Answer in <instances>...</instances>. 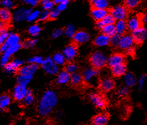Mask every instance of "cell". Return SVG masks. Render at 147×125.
I'll use <instances>...</instances> for the list:
<instances>
[{
	"label": "cell",
	"mask_w": 147,
	"mask_h": 125,
	"mask_svg": "<svg viewBox=\"0 0 147 125\" xmlns=\"http://www.w3.org/2000/svg\"><path fill=\"white\" fill-rule=\"evenodd\" d=\"M58 96L53 90H47L44 92L40 100L38 106V111L42 116L49 115L58 103Z\"/></svg>",
	"instance_id": "1"
},
{
	"label": "cell",
	"mask_w": 147,
	"mask_h": 125,
	"mask_svg": "<svg viewBox=\"0 0 147 125\" xmlns=\"http://www.w3.org/2000/svg\"><path fill=\"white\" fill-rule=\"evenodd\" d=\"M106 54L100 50H96L92 52L90 57V62L92 67L99 70L104 68L107 64Z\"/></svg>",
	"instance_id": "2"
},
{
	"label": "cell",
	"mask_w": 147,
	"mask_h": 125,
	"mask_svg": "<svg viewBox=\"0 0 147 125\" xmlns=\"http://www.w3.org/2000/svg\"><path fill=\"white\" fill-rule=\"evenodd\" d=\"M134 43L132 36L129 34H124L121 36L118 48L123 51L130 52L133 50Z\"/></svg>",
	"instance_id": "3"
},
{
	"label": "cell",
	"mask_w": 147,
	"mask_h": 125,
	"mask_svg": "<svg viewBox=\"0 0 147 125\" xmlns=\"http://www.w3.org/2000/svg\"><path fill=\"white\" fill-rule=\"evenodd\" d=\"M111 14L117 21L125 20L129 15L128 9L125 6L118 5L114 6L111 10Z\"/></svg>",
	"instance_id": "4"
},
{
	"label": "cell",
	"mask_w": 147,
	"mask_h": 125,
	"mask_svg": "<svg viewBox=\"0 0 147 125\" xmlns=\"http://www.w3.org/2000/svg\"><path fill=\"white\" fill-rule=\"evenodd\" d=\"M99 74L97 69L93 67H86L83 71V79L87 84H94Z\"/></svg>",
	"instance_id": "5"
},
{
	"label": "cell",
	"mask_w": 147,
	"mask_h": 125,
	"mask_svg": "<svg viewBox=\"0 0 147 125\" xmlns=\"http://www.w3.org/2000/svg\"><path fill=\"white\" fill-rule=\"evenodd\" d=\"M42 65L44 71L49 75H55L59 72V65L55 63L51 57L46 58Z\"/></svg>",
	"instance_id": "6"
},
{
	"label": "cell",
	"mask_w": 147,
	"mask_h": 125,
	"mask_svg": "<svg viewBox=\"0 0 147 125\" xmlns=\"http://www.w3.org/2000/svg\"><path fill=\"white\" fill-rule=\"evenodd\" d=\"M20 43V37L18 34L14 33H9L7 39L5 43L0 46V52L4 53L10 47Z\"/></svg>",
	"instance_id": "7"
},
{
	"label": "cell",
	"mask_w": 147,
	"mask_h": 125,
	"mask_svg": "<svg viewBox=\"0 0 147 125\" xmlns=\"http://www.w3.org/2000/svg\"><path fill=\"white\" fill-rule=\"evenodd\" d=\"M90 99L91 103L97 108L101 109L106 107V99L105 97H104L102 94H100V93L96 92L92 93L90 95Z\"/></svg>",
	"instance_id": "8"
},
{
	"label": "cell",
	"mask_w": 147,
	"mask_h": 125,
	"mask_svg": "<svg viewBox=\"0 0 147 125\" xmlns=\"http://www.w3.org/2000/svg\"><path fill=\"white\" fill-rule=\"evenodd\" d=\"M115 87V82L114 80L109 77L102 78L99 82V87L104 92H109L113 90Z\"/></svg>",
	"instance_id": "9"
},
{
	"label": "cell",
	"mask_w": 147,
	"mask_h": 125,
	"mask_svg": "<svg viewBox=\"0 0 147 125\" xmlns=\"http://www.w3.org/2000/svg\"><path fill=\"white\" fill-rule=\"evenodd\" d=\"M32 10L27 7H21L15 11L13 15V19L16 22H21L28 19V18Z\"/></svg>",
	"instance_id": "10"
},
{
	"label": "cell",
	"mask_w": 147,
	"mask_h": 125,
	"mask_svg": "<svg viewBox=\"0 0 147 125\" xmlns=\"http://www.w3.org/2000/svg\"><path fill=\"white\" fill-rule=\"evenodd\" d=\"M24 64V61L19 58H16L13 61L9 62L5 67V71L9 73H12L20 69Z\"/></svg>",
	"instance_id": "11"
},
{
	"label": "cell",
	"mask_w": 147,
	"mask_h": 125,
	"mask_svg": "<svg viewBox=\"0 0 147 125\" xmlns=\"http://www.w3.org/2000/svg\"><path fill=\"white\" fill-rule=\"evenodd\" d=\"M131 36L135 42L137 44H141L146 40L147 37V31L144 27H141L137 30L133 31Z\"/></svg>",
	"instance_id": "12"
},
{
	"label": "cell",
	"mask_w": 147,
	"mask_h": 125,
	"mask_svg": "<svg viewBox=\"0 0 147 125\" xmlns=\"http://www.w3.org/2000/svg\"><path fill=\"white\" fill-rule=\"evenodd\" d=\"M124 57L122 54L114 53L107 58V65L111 68L124 63Z\"/></svg>",
	"instance_id": "13"
},
{
	"label": "cell",
	"mask_w": 147,
	"mask_h": 125,
	"mask_svg": "<svg viewBox=\"0 0 147 125\" xmlns=\"http://www.w3.org/2000/svg\"><path fill=\"white\" fill-rule=\"evenodd\" d=\"M127 29L133 32L142 27L141 19L137 16H133L129 18L127 21Z\"/></svg>",
	"instance_id": "14"
},
{
	"label": "cell",
	"mask_w": 147,
	"mask_h": 125,
	"mask_svg": "<svg viewBox=\"0 0 147 125\" xmlns=\"http://www.w3.org/2000/svg\"><path fill=\"white\" fill-rule=\"evenodd\" d=\"M78 51L76 47L74 44H70L67 46L63 49V54L64 55L66 60L71 61L76 57Z\"/></svg>",
	"instance_id": "15"
},
{
	"label": "cell",
	"mask_w": 147,
	"mask_h": 125,
	"mask_svg": "<svg viewBox=\"0 0 147 125\" xmlns=\"http://www.w3.org/2000/svg\"><path fill=\"white\" fill-rule=\"evenodd\" d=\"M28 90L27 89L26 86L18 85L14 88L13 96L15 100L18 101H21L24 99V97L28 93Z\"/></svg>",
	"instance_id": "16"
},
{
	"label": "cell",
	"mask_w": 147,
	"mask_h": 125,
	"mask_svg": "<svg viewBox=\"0 0 147 125\" xmlns=\"http://www.w3.org/2000/svg\"><path fill=\"white\" fill-rule=\"evenodd\" d=\"M73 39L76 44H84L90 40V36L86 31H79L75 33Z\"/></svg>",
	"instance_id": "17"
},
{
	"label": "cell",
	"mask_w": 147,
	"mask_h": 125,
	"mask_svg": "<svg viewBox=\"0 0 147 125\" xmlns=\"http://www.w3.org/2000/svg\"><path fill=\"white\" fill-rule=\"evenodd\" d=\"M37 69L38 65L32 64H29L28 65L22 66V67L19 69V75L33 76L34 75V73L36 72Z\"/></svg>",
	"instance_id": "18"
},
{
	"label": "cell",
	"mask_w": 147,
	"mask_h": 125,
	"mask_svg": "<svg viewBox=\"0 0 147 125\" xmlns=\"http://www.w3.org/2000/svg\"><path fill=\"white\" fill-rule=\"evenodd\" d=\"M110 44V37L103 34L96 36L94 40V44L99 48H104Z\"/></svg>",
	"instance_id": "19"
},
{
	"label": "cell",
	"mask_w": 147,
	"mask_h": 125,
	"mask_svg": "<svg viewBox=\"0 0 147 125\" xmlns=\"http://www.w3.org/2000/svg\"><path fill=\"white\" fill-rule=\"evenodd\" d=\"M108 121H109V117L106 113H99L93 117L91 124L92 125H106Z\"/></svg>",
	"instance_id": "20"
},
{
	"label": "cell",
	"mask_w": 147,
	"mask_h": 125,
	"mask_svg": "<svg viewBox=\"0 0 147 125\" xmlns=\"http://www.w3.org/2000/svg\"><path fill=\"white\" fill-rule=\"evenodd\" d=\"M111 73L115 77H120L124 75L127 72V66L123 63L111 68Z\"/></svg>",
	"instance_id": "21"
},
{
	"label": "cell",
	"mask_w": 147,
	"mask_h": 125,
	"mask_svg": "<svg viewBox=\"0 0 147 125\" xmlns=\"http://www.w3.org/2000/svg\"><path fill=\"white\" fill-rule=\"evenodd\" d=\"M123 76V82L127 87H132L137 84V77L133 73L126 72Z\"/></svg>",
	"instance_id": "22"
},
{
	"label": "cell",
	"mask_w": 147,
	"mask_h": 125,
	"mask_svg": "<svg viewBox=\"0 0 147 125\" xmlns=\"http://www.w3.org/2000/svg\"><path fill=\"white\" fill-rule=\"evenodd\" d=\"M71 74L66 70L61 71L57 75V82L59 85H65L70 82Z\"/></svg>",
	"instance_id": "23"
},
{
	"label": "cell",
	"mask_w": 147,
	"mask_h": 125,
	"mask_svg": "<svg viewBox=\"0 0 147 125\" xmlns=\"http://www.w3.org/2000/svg\"><path fill=\"white\" fill-rule=\"evenodd\" d=\"M92 17L95 19L96 21H102L104 18L108 14V11L107 10L95 8L94 7L91 11Z\"/></svg>",
	"instance_id": "24"
},
{
	"label": "cell",
	"mask_w": 147,
	"mask_h": 125,
	"mask_svg": "<svg viewBox=\"0 0 147 125\" xmlns=\"http://www.w3.org/2000/svg\"><path fill=\"white\" fill-rule=\"evenodd\" d=\"M115 33L118 34L119 36H123L125 33L127 29V22L125 20H121L117 21L115 24Z\"/></svg>",
	"instance_id": "25"
},
{
	"label": "cell",
	"mask_w": 147,
	"mask_h": 125,
	"mask_svg": "<svg viewBox=\"0 0 147 125\" xmlns=\"http://www.w3.org/2000/svg\"><path fill=\"white\" fill-rule=\"evenodd\" d=\"M11 102V99L7 95L0 96V110L4 111L7 108Z\"/></svg>",
	"instance_id": "26"
},
{
	"label": "cell",
	"mask_w": 147,
	"mask_h": 125,
	"mask_svg": "<svg viewBox=\"0 0 147 125\" xmlns=\"http://www.w3.org/2000/svg\"><path fill=\"white\" fill-rule=\"evenodd\" d=\"M101 30H102V33L103 34L106 35V36L109 37H112L116 34L114 24L105 25L103 27V28Z\"/></svg>",
	"instance_id": "27"
},
{
	"label": "cell",
	"mask_w": 147,
	"mask_h": 125,
	"mask_svg": "<svg viewBox=\"0 0 147 125\" xmlns=\"http://www.w3.org/2000/svg\"><path fill=\"white\" fill-rule=\"evenodd\" d=\"M12 18V14L9 10L5 8L0 9V20L3 22H9Z\"/></svg>",
	"instance_id": "28"
},
{
	"label": "cell",
	"mask_w": 147,
	"mask_h": 125,
	"mask_svg": "<svg viewBox=\"0 0 147 125\" xmlns=\"http://www.w3.org/2000/svg\"><path fill=\"white\" fill-rule=\"evenodd\" d=\"M83 77L82 75L78 72H75L71 74V78H70V82L71 83L75 86H78L82 84L83 82Z\"/></svg>",
	"instance_id": "29"
},
{
	"label": "cell",
	"mask_w": 147,
	"mask_h": 125,
	"mask_svg": "<svg viewBox=\"0 0 147 125\" xmlns=\"http://www.w3.org/2000/svg\"><path fill=\"white\" fill-rule=\"evenodd\" d=\"M32 78H33V76H30V75H19L18 77V79H17L18 85L26 86V85L32 80Z\"/></svg>",
	"instance_id": "30"
},
{
	"label": "cell",
	"mask_w": 147,
	"mask_h": 125,
	"mask_svg": "<svg viewBox=\"0 0 147 125\" xmlns=\"http://www.w3.org/2000/svg\"><path fill=\"white\" fill-rule=\"evenodd\" d=\"M52 59L55 62V63L58 65H62L65 63L66 58L63 53L58 52L54 54Z\"/></svg>",
	"instance_id": "31"
},
{
	"label": "cell",
	"mask_w": 147,
	"mask_h": 125,
	"mask_svg": "<svg viewBox=\"0 0 147 125\" xmlns=\"http://www.w3.org/2000/svg\"><path fill=\"white\" fill-rule=\"evenodd\" d=\"M93 7L95 8L107 10L109 6V1L108 0H98L94 3H92Z\"/></svg>",
	"instance_id": "32"
},
{
	"label": "cell",
	"mask_w": 147,
	"mask_h": 125,
	"mask_svg": "<svg viewBox=\"0 0 147 125\" xmlns=\"http://www.w3.org/2000/svg\"><path fill=\"white\" fill-rule=\"evenodd\" d=\"M41 28L40 26L37 24H34L30 26L28 29V33L30 35H31L32 36L36 37L37 36L39 33H40Z\"/></svg>",
	"instance_id": "33"
},
{
	"label": "cell",
	"mask_w": 147,
	"mask_h": 125,
	"mask_svg": "<svg viewBox=\"0 0 147 125\" xmlns=\"http://www.w3.org/2000/svg\"><path fill=\"white\" fill-rule=\"evenodd\" d=\"M34 100H35V99L32 92L29 90H28V93H27V95L24 97V99L22 100L23 103H24L25 105H30L34 103Z\"/></svg>",
	"instance_id": "34"
},
{
	"label": "cell",
	"mask_w": 147,
	"mask_h": 125,
	"mask_svg": "<svg viewBox=\"0 0 147 125\" xmlns=\"http://www.w3.org/2000/svg\"><path fill=\"white\" fill-rule=\"evenodd\" d=\"M129 88L128 87H127L125 85H123L120 87L117 90V96H119V97H125L127 95L129 94Z\"/></svg>",
	"instance_id": "35"
},
{
	"label": "cell",
	"mask_w": 147,
	"mask_h": 125,
	"mask_svg": "<svg viewBox=\"0 0 147 125\" xmlns=\"http://www.w3.org/2000/svg\"><path fill=\"white\" fill-rule=\"evenodd\" d=\"M140 3V0H124V5L127 9L132 10L137 7Z\"/></svg>",
	"instance_id": "36"
},
{
	"label": "cell",
	"mask_w": 147,
	"mask_h": 125,
	"mask_svg": "<svg viewBox=\"0 0 147 125\" xmlns=\"http://www.w3.org/2000/svg\"><path fill=\"white\" fill-rule=\"evenodd\" d=\"M41 5L45 11H50L53 10L54 6V2L52 0H42Z\"/></svg>",
	"instance_id": "37"
},
{
	"label": "cell",
	"mask_w": 147,
	"mask_h": 125,
	"mask_svg": "<svg viewBox=\"0 0 147 125\" xmlns=\"http://www.w3.org/2000/svg\"><path fill=\"white\" fill-rule=\"evenodd\" d=\"M76 33L75 28L73 25L72 24H69L67 26L65 30V36L69 37V38H73V37L74 36V35Z\"/></svg>",
	"instance_id": "38"
},
{
	"label": "cell",
	"mask_w": 147,
	"mask_h": 125,
	"mask_svg": "<svg viewBox=\"0 0 147 125\" xmlns=\"http://www.w3.org/2000/svg\"><path fill=\"white\" fill-rule=\"evenodd\" d=\"M44 59L41 56H33L31 57L30 58H29L28 62L29 64H32L35 65H42L44 62Z\"/></svg>",
	"instance_id": "39"
},
{
	"label": "cell",
	"mask_w": 147,
	"mask_h": 125,
	"mask_svg": "<svg viewBox=\"0 0 147 125\" xmlns=\"http://www.w3.org/2000/svg\"><path fill=\"white\" fill-rule=\"evenodd\" d=\"M40 12L38 10H34L32 11L31 13H30L29 15V16L28 18V20L29 22H33L36 21L37 19H38V18H39Z\"/></svg>",
	"instance_id": "40"
},
{
	"label": "cell",
	"mask_w": 147,
	"mask_h": 125,
	"mask_svg": "<svg viewBox=\"0 0 147 125\" xmlns=\"http://www.w3.org/2000/svg\"><path fill=\"white\" fill-rule=\"evenodd\" d=\"M8 35L9 33L6 28L0 29V46L5 43L7 37H8Z\"/></svg>",
	"instance_id": "41"
},
{
	"label": "cell",
	"mask_w": 147,
	"mask_h": 125,
	"mask_svg": "<svg viewBox=\"0 0 147 125\" xmlns=\"http://www.w3.org/2000/svg\"><path fill=\"white\" fill-rule=\"evenodd\" d=\"M104 25L114 24L115 23V19L111 14H107L102 20Z\"/></svg>",
	"instance_id": "42"
},
{
	"label": "cell",
	"mask_w": 147,
	"mask_h": 125,
	"mask_svg": "<svg viewBox=\"0 0 147 125\" xmlns=\"http://www.w3.org/2000/svg\"><path fill=\"white\" fill-rule=\"evenodd\" d=\"M65 70L67 71L68 73L72 74L73 73L76 72V70L78 69V66L73 62H69L65 67Z\"/></svg>",
	"instance_id": "43"
},
{
	"label": "cell",
	"mask_w": 147,
	"mask_h": 125,
	"mask_svg": "<svg viewBox=\"0 0 147 125\" xmlns=\"http://www.w3.org/2000/svg\"><path fill=\"white\" fill-rule=\"evenodd\" d=\"M1 5L3 8L9 10L13 9V7L14 6V4L13 0H2L1 2Z\"/></svg>",
	"instance_id": "44"
},
{
	"label": "cell",
	"mask_w": 147,
	"mask_h": 125,
	"mask_svg": "<svg viewBox=\"0 0 147 125\" xmlns=\"http://www.w3.org/2000/svg\"><path fill=\"white\" fill-rule=\"evenodd\" d=\"M37 40L36 39H29L24 42V43H23V47H24L26 49L32 48L37 44Z\"/></svg>",
	"instance_id": "45"
},
{
	"label": "cell",
	"mask_w": 147,
	"mask_h": 125,
	"mask_svg": "<svg viewBox=\"0 0 147 125\" xmlns=\"http://www.w3.org/2000/svg\"><path fill=\"white\" fill-rule=\"evenodd\" d=\"M120 39H121V36L115 34L114 36L110 37V44L114 47H118Z\"/></svg>",
	"instance_id": "46"
},
{
	"label": "cell",
	"mask_w": 147,
	"mask_h": 125,
	"mask_svg": "<svg viewBox=\"0 0 147 125\" xmlns=\"http://www.w3.org/2000/svg\"><path fill=\"white\" fill-rule=\"evenodd\" d=\"M146 76L145 74H143V75H141L140 77L139 78L138 81V87L139 90H142L144 88L146 82Z\"/></svg>",
	"instance_id": "47"
},
{
	"label": "cell",
	"mask_w": 147,
	"mask_h": 125,
	"mask_svg": "<svg viewBox=\"0 0 147 125\" xmlns=\"http://www.w3.org/2000/svg\"><path fill=\"white\" fill-rule=\"evenodd\" d=\"M63 34V31L61 29H56L54 30L52 33V37L53 39H55L57 37H60L61 35Z\"/></svg>",
	"instance_id": "48"
},
{
	"label": "cell",
	"mask_w": 147,
	"mask_h": 125,
	"mask_svg": "<svg viewBox=\"0 0 147 125\" xmlns=\"http://www.w3.org/2000/svg\"><path fill=\"white\" fill-rule=\"evenodd\" d=\"M59 14H60V11L57 9L52 10L51 11L49 12V18L52 19H56L58 16H59Z\"/></svg>",
	"instance_id": "49"
},
{
	"label": "cell",
	"mask_w": 147,
	"mask_h": 125,
	"mask_svg": "<svg viewBox=\"0 0 147 125\" xmlns=\"http://www.w3.org/2000/svg\"><path fill=\"white\" fill-rule=\"evenodd\" d=\"M49 18V11L44 10V11H42V12L40 13L38 19L40 21H45Z\"/></svg>",
	"instance_id": "50"
},
{
	"label": "cell",
	"mask_w": 147,
	"mask_h": 125,
	"mask_svg": "<svg viewBox=\"0 0 147 125\" xmlns=\"http://www.w3.org/2000/svg\"><path fill=\"white\" fill-rule=\"evenodd\" d=\"M57 5L58 6H57V9L60 12V11H64L66 8H67V5H68V3H61Z\"/></svg>",
	"instance_id": "51"
},
{
	"label": "cell",
	"mask_w": 147,
	"mask_h": 125,
	"mask_svg": "<svg viewBox=\"0 0 147 125\" xmlns=\"http://www.w3.org/2000/svg\"><path fill=\"white\" fill-rule=\"evenodd\" d=\"M24 1L27 5H29L31 6H35L38 3L39 0H24Z\"/></svg>",
	"instance_id": "52"
},
{
	"label": "cell",
	"mask_w": 147,
	"mask_h": 125,
	"mask_svg": "<svg viewBox=\"0 0 147 125\" xmlns=\"http://www.w3.org/2000/svg\"><path fill=\"white\" fill-rule=\"evenodd\" d=\"M104 26L105 25L104 24V23L102 21H97V22H96V27H97L98 29H102Z\"/></svg>",
	"instance_id": "53"
},
{
	"label": "cell",
	"mask_w": 147,
	"mask_h": 125,
	"mask_svg": "<svg viewBox=\"0 0 147 125\" xmlns=\"http://www.w3.org/2000/svg\"><path fill=\"white\" fill-rule=\"evenodd\" d=\"M69 1V0H53V2L55 4H57V5H59L60 3H68Z\"/></svg>",
	"instance_id": "54"
},
{
	"label": "cell",
	"mask_w": 147,
	"mask_h": 125,
	"mask_svg": "<svg viewBox=\"0 0 147 125\" xmlns=\"http://www.w3.org/2000/svg\"><path fill=\"white\" fill-rule=\"evenodd\" d=\"M6 28V22L2 21H0V29Z\"/></svg>",
	"instance_id": "55"
},
{
	"label": "cell",
	"mask_w": 147,
	"mask_h": 125,
	"mask_svg": "<svg viewBox=\"0 0 147 125\" xmlns=\"http://www.w3.org/2000/svg\"><path fill=\"white\" fill-rule=\"evenodd\" d=\"M142 20L145 23H147V13L145 14L142 18Z\"/></svg>",
	"instance_id": "56"
},
{
	"label": "cell",
	"mask_w": 147,
	"mask_h": 125,
	"mask_svg": "<svg viewBox=\"0 0 147 125\" xmlns=\"http://www.w3.org/2000/svg\"><path fill=\"white\" fill-rule=\"evenodd\" d=\"M91 1V3L92 4V3H94V2H96V1H98V0H90Z\"/></svg>",
	"instance_id": "57"
},
{
	"label": "cell",
	"mask_w": 147,
	"mask_h": 125,
	"mask_svg": "<svg viewBox=\"0 0 147 125\" xmlns=\"http://www.w3.org/2000/svg\"><path fill=\"white\" fill-rule=\"evenodd\" d=\"M42 125H50V124H49L48 123H45V124H42Z\"/></svg>",
	"instance_id": "58"
}]
</instances>
